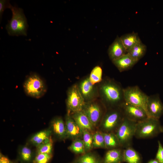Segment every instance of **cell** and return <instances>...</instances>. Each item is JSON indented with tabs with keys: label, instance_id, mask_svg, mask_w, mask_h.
Segmentation results:
<instances>
[{
	"label": "cell",
	"instance_id": "1",
	"mask_svg": "<svg viewBox=\"0 0 163 163\" xmlns=\"http://www.w3.org/2000/svg\"><path fill=\"white\" fill-rule=\"evenodd\" d=\"M123 89L113 80L107 79L103 82L100 88V93L108 109L120 107L125 102Z\"/></svg>",
	"mask_w": 163,
	"mask_h": 163
},
{
	"label": "cell",
	"instance_id": "2",
	"mask_svg": "<svg viewBox=\"0 0 163 163\" xmlns=\"http://www.w3.org/2000/svg\"><path fill=\"white\" fill-rule=\"evenodd\" d=\"M10 9L12 12V17L6 27L8 34L12 36H26L28 25L23 9L12 5Z\"/></svg>",
	"mask_w": 163,
	"mask_h": 163
},
{
	"label": "cell",
	"instance_id": "3",
	"mask_svg": "<svg viewBox=\"0 0 163 163\" xmlns=\"http://www.w3.org/2000/svg\"><path fill=\"white\" fill-rule=\"evenodd\" d=\"M162 127L159 119L149 117L137 123L134 136L139 139L153 137L161 133Z\"/></svg>",
	"mask_w": 163,
	"mask_h": 163
},
{
	"label": "cell",
	"instance_id": "4",
	"mask_svg": "<svg viewBox=\"0 0 163 163\" xmlns=\"http://www.w3.org/2000/svg\"><path fill=\"white\" fill-rule=\"evenodd\" d=\"M124 117L121 107L108 109L100 124L102 132L115 133Z\"/></svg>",
	"mask_w": 163,
	"mask_h": 163
},
{
	"label": "cell",
	"instance_id": "5",
	"mask_svg": "<svg viewBox=\"0 0 163 163\" xmlns=\"http://www.w3.org/2000/svg\"><path fill=\"white\" fill-rule=\"evenodd\" d=\"M137 123L124 117L115 132L121 147H130L134 136Z\"/></svg>",
	"mask_w": 163,
	"mask_h": 163
},
{
	"label": "cell",
	"instance_id": "6",
	"mask_svg": "<svg viewBox=\"0 0 163 163\" xmlns=\"http://www.w3.org/2000/svg\"><path fill=\"white\" fill-rule=\"evenodd\" d=\"M23 88L28 95L35 98L42 97L46 91L44 81L35 74H31L27 78L24 83Z\"/></svg>",
	"mask_w": 163,
	"mask_h": 163
},
{
	"label": "cell",
	"instance_id": "7",
	"mask_svg": "<svg viewBox=\"0 0 163 163\" xmlns=\"http://www.w3.org/2000/svg\"><path fill=\"white\" fill-rule=\"evenodd\" d=\"M125 102L140 107L146 112V106L149 96L138 86H129L123 89Z\"/></svg>",
	"mask_w": 163,
	"mask_h": 163
},
{
	"label": "cell",
	"instance_id": "8",
	"mask_svg": "<svg viewBox=\"0 0 163 163\" xmlns=\"http://www.w3.org/2000/svg\"><path fill=\"white\" fill-rule=\"evenodd\" d=\"M86 102L76 85L72 86L67 92L66 105L67 113L72 115L82 111Z\"/></svg>",
	"mask_w": 163,
	"mask_h": 163
},
{
	"label": "cell",
	"instance_id": "9",
	"mask_svg": "<svg viewBox=\"0 0 163 163\" xmlns=\"http://www.w3.org/2000/svg\"><path fill=\"white\" fill-rule=\"evenodd\" d=\"M121 107L125 117L136 123L149 117L146 111L140 107L124 102Z\"/></svg>",
	"mask_w": 163,
	"mask_h": 163
},
{
	"label": "cell",
	"instance_id": "10",
	"mask_svg": "<svg viewBox=\"0 0 163 163\" xmlns=\"http://www.w3.org/2000/svg\"><path fill=\"white\" fill-rule=\"evenodd\" d=\"M146 113L149 117L159 120L163 115V104L158 94L148 96Z\"/></svg>",
	"mask_w": 163,
	"mask_h": 163
},
{
	"label": "cell",
	"instance_id": "11",
	"mask_svg": "<svg viewBox=\"0 0 163 163\" xmlns=\"http://www.w3.org/2000/svg\"><path fill=\"white\" fill-rule=\"evenodd\" d=\"M82 111L88 118L93 126L96 127L102 117V112L101 107L96 102H86Z\"/></svg>",
	"mask_w": 163,
	"mask_h": 163
},
{
	"label": "cell",
	"instance_id": "12",
	"mask_svg": "<svg viewBox=\"0 0 163 163\" xmlns=\"http://www.w3.org/2000/svg\"><path fill=\"white\" fill-rule=\"evenodd\" d=\"M65 123L68 138L73 140L82 138L83 131L70 115L67 114Z\"/></svg>",
	"mask_w": 163,
	"mask_h": 163
},
{
	"label": "cell",
	"instance_id": "13",
	"mask_svg": "<svg viewBox=\"0 0 163 163\" xmlns=\"http://www.w3.org/2000/svg\"><path fill=\"white\" fill-rule=\"evenodd\" d=\"M127 53V50L120 37L117 36L108 48V54L109 58L112 61Z\"/></svg>",
	"mask_w": 163,
	"mask_h": 163
},
{
	"label": "cell",
	"instance_id": "14",
	"mask_svg": "<svg viewBox=\"0 0 163 163\" xmlns=\"http://www.w3.org/2000/svg\"><path fill=\"white\" fill-rule=\"evenodd\" d=\"M112 62L120 72L131 69L138 62L129 53H127Z\"/></svg>",
	"mask_w": 163,
	"mask_h": 163
},
{
	"label": "cell",
	"instance_id": "15",
	"mask_svg": "<svg viewBox=\"0 0 163 163\" xmlns=\"http://www.w3.org/2000/svg\"><path fill=\"white\" fill-rule=\"evenodd\" d=\"M71 115L83 131H87L91 133L94 131V127L82 110Z\"/></svg>",
	"mask_w": 163,
	"mask_h": 163
},
{
	"label": "cell",
	"instance_id": "16",
	"mask_svg": "<svg viewBox=\"0 0 163 163\" xmlns=\"http://www.w3.org/2000/svg\"><path fill=\"white\" fill-rule=\"evenodd\" d=\"M52 130L54 133L59 138H68L65 123L60 117L54 118L52 121Z\"/></svg>",
	"mask_w": 163,
	"mask_h": 163
},
{
	"label": "cell",
	"instance_id": "17",
	"mask_svg": "<svg viewBox=\"0 0 163 163\" xmlns=\"http://www.w3.org/2000/svg\"><path fill=\"white\" fill-rule=\"evenodd\" d=\"M94 86L89 78H87L83 80L79 86H78L80 91L85 101L90 100L93 97L94 93Z\"/></svg>",
	"mask_w": 163,
	"mask_h": 163
},
{
	"label": "cell",
	"instance_id": "18",
	"mask_svg": "<svg viewBox=\"0 0 163 163\" xmlns=\"http://www.w3.org/2000/svg\"><path fill=\"white\" fill-rule=\"evenodd\" d=\"M123 151L118 148L109 150L105 155L104 163H120L123 160Z\"/></svg>",
	"mask_w": 163,
	"mask_h": 163
},
{
	"label": "cell",
	"instance_id": "19",
	"mask_svg": "<svg viewBox=\"0 0 163 163\" xmlns=\"http://www.w3.org/2000/svg\"><path fill=\"white\" fill-rule=\"evenodd\" d=\"M120 38L127 51L141 42L137 33L133 32L121 36Z\"/></svg>",
	"mask_w": 163,
	"mask_h": 163
},
{
	"label": "cell",
	"instance_id": "20",
	"mask_svg": "<svg viewBox=\"0 0 163 163\" xmlns=\"http://www.w3.org/2000/svg\"><path fill=\"white\" fill-rule=\"evenodd\" d=\"M123 160L127 163H140L141 161L139 154L131 146L123 150Z\"/></svg>",
	"mask_w": 163,
	"mask_h": 163
},
{
	"label": "cell",
	"instance_id": "21",
	"mask_svg": "<svg viewBox=\"0 0 163 163\" xmlns=\"http://www.w3.org/2000/svg\"><path fill=\"white\" fill-rule=\"evenodd\" d=\"M105 148L112 149L121 147L118 140L114 133L102 132Z\"/></svg>",
	"mask_w": 163,
	"mask_h": 163
},
{
	"label": "cell",
	"instance_id": "22",
	"mask_svg": "<svg viewBox=\"0 0 163 163\" xmlns=\"http://www.w3.org/2000/svg\"><path fill=\"white\" fill-rule=\"evenodd\" d=\"M146 49V45L141 42L128 51L127 53L138 62L145 55Z\"/></svg>",
	"mask_w": 163,
	"mask_h": 163
},
{
	"label": "cell",
	"instance_id": "23",
	"mask_svg": "<svg viewBox=\"0 0 163 163\" xmlns=\"http://www.w3.org/2000/svg\"><path fill=\"white\" fill-rule=\"evenodd\" d=\"M51 131L50 130H44L35 134L30 139L31 142L34 145L38 146L50 137Z\"/></svg>",
	"mask_w": 163,
	"mask_h": 163
},
{
	"label": "cell",
	"instance_id": "24",
	"mask_svg": "<svg viewBox=\"0 0 163 163\" xmlns=\"http://www.w3.org/2000/svg\"><path fill=\"white\" fill-rule=\"evenodd\" d=\"M102 70L99 66H96L92 70L89 79L94 85L101 82L102 80Z\"/></svg>",
	"mask_w": 163,
	"mask_h": 163
},
{
	"label": "cell",
	"instance_id": "25",
	"mask_svg": "<svg viewBox=\"0 0 163 163\" xmlns=\"http://www.w3.org/2000/svg\"><path fill=\"white\" fill-rule=\"evenodd\" d=\"M69 149L76 154H85L86 152L84 142L81 139L73 140Z\"/></svg>",
	"mask_w": 163,
	"mask_h": 163
},
{
	"label": "cell",
	"instance_id": "26",
	"mask_svg": "<svg viewBox=\"0 0 163 163\" xmlns=\"http://www.w3.org/2000/svg\"><path fill=\"white\" fill-rule=\"evenodd\" d=\"M76 163H101L99 158L93 153L84 154L77 160Z\"/></svg>",
	"mask_w": 163,
	"mask_h": 163
},
{
	"label": "cell",
	"instance_id": "27",
	"mask_svg": "<svg viewBox=\"0 0 163 163\" xmlns=\"http://www.w3.org/2000/svg\"><path fill=\"white\" fill-rule=\"evenodd\" d=\"M53 142L51 136L42 143L37 146L38 153L51 154Z\"/></svg>",
	"mask_w": 163,
	"mask_h": 163
},
{
	"label": "cell",
	"instance_id": "28",
	"mask_svg": "<svg viewBox=\"0 0 163 163\" xmlns=\"http://www.w3.org/2000/svg\"><path fill=\"white\" fill-rule=\"evenodd\" d=\"M82 138L86 152L91 150L93 148V134L89 131H83Z\"/></svg>",
	"mask_w": 163,
	"mask_h": 163
},
{
	"label": "cell",
	"instance_id": "29",
	"mask_svg": "<svg viewBox=\"0 0 163 163\" xmlns=\"http://www.w3.org/2000/svg\"><path fill=\"white\" fill-rule=\"evenodd\" d=\"M93 148H106L102 132L97 131L93 134Z\"/></svg>",
	"mask_w": 163,
	"mask_h": 163
},
{
	"label": "cell",
	"instance_id": "30",
	"mask_svg": "<svg viewBox=\"0 0 163 163\" xmlns=\"http://www.w3.org/2000/svg\"><path fill=\"white\" fill-rule=\"evenodd\" d=\"M52 157L51 154L38 153L34 159V163H48Z\"/></svg>",
	"mask_w": 163,
	"mask_h": 163
},
{
	"label": "cell",
	"instance_id": "31",
	"mask_svg": "<svg viewBox=\"0 0 163 163\" xmlns=\"http://www.w3.org/2000/svg\"><path fill=\"white\" fill-rule=\"evenodd\" d=\"M21 155L22 159L24 161H28L31 159L32 152L29 148L25 146L23 147L21 151Z\"/></svg>",
	"mask_w": 163,
	"mask_h": 163
},
{
	"label": "cell",
	"instance_id": "32",
	"mask_svg": "<svg viewBox=\"0 0 163 163\" xmlns=\"http://www.w3.org/2000/svg\"><path fill=\"white\" fill-rule=\"evenodd\" d=\"M9 1L5 0H0V18L1 21L3 12L6 8H9L11 6Z\"/></svg>",
	"mask_w": 163,
	"mask_h": 163
},
{
	"label": "cell",
	"instance_id": "33",
	"mask_svg": "<svg viewBox=\"0 0 163 163\" xmlns=\"http://www.w3.org/2000/svg\"><path fill=\"white\" fill-rule=\"evenodd\" d=\"M158 149L156 159L160 163H163V147L160 141L158 142Z\"/></svg>",
	"mask_w": 163,
	"mask_h": 163
},
{
	"label": "cell",
	"instance_id": "34",
	"mask_svg": "<svg viewBox=\"0 0 163 163\" xmlns=\"http://www.w3.org/2000/svg\"><path fill=\"white\" fill-rule=\"evenodd\" d=\"M0 163H12V162L6 157L1 156L0 158Z\"/></svg>",
	"mask_w": 163,
	"mask_h": 163
},
{
	"label": "cell",
	"instance_id": "35",
	"mask_svg": "<svg viewBox=\"0 0 163 163\" xmlns=\"http://www.w3.org/2000/svg\"><path fill=\"white\" fill-rule=\"evenodd\" d=\"M148 163H160L157 160H152L150 161Z\"/></svg>",
	"mask_w": 163,
	"mask_h": 163
},
{
	"label": "cell",
	"instance_id": "36",
	"mask_svg": "<svg viewBox=\"0 0 163 163\" xmlns=\"http://www.w3.org/2000/svg\"><path fill=\"white\" fill-rule=\"evenodd\" d=\"M161 133H163V127H162Z\"/></svg>",
	"mask_w": 163,
	"mask_h": 163
}]
</instances>
